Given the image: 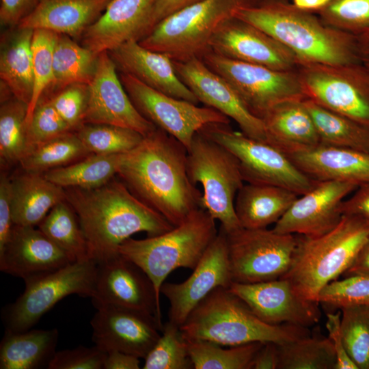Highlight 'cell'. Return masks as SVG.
<instances>
[{"label":"cell","instance_id":"1","mask_svg":"<svg viewBox=\"0 0 369 369\" xmlns=\"http://www.w3.org/2000/svg\"><path fill=\"white\" fill-rule=\"evenodd\" d=\"M142 202L176 226L200 208L202 193L187 171V150L156 128L122 154L117 174Z\"/></svg>","mask_w":369,"mask_h":369},{"label":"cell","instance_id":"2","mask_svg":"<svg viewBox=\"0 0 369 369\" xmlns=\"http://www.w3.org/2000/svg\"><path fill=\"white\" fill-rule=\"evenodd\" d=\"M96 262L117 254L118 247L137 232L148 236L174 226L135 196L124 182L111 180L95 189L64 188Z\"/></svg>","mask_w":369,"mask_h":369},{"label":"cell","instance_id":"3","mask_svg":"<svg viewBox=\"0 0 369 369\" xmlns=\"http://www.w3.org/2000/svg\"><path fill=\"white\" fill-rule=\"evenodd\" d=\"M312 13L288 0H260L238 10L235 17L267 33L301 64L361 63L357 37L328 26Z\"/></svg>","mask_w":369,"mask_h":369},{"label":"cell","instance_id":"4","mask_svg":"<svg viewBox=\"0 0 369 369\" xmlns=\"http://www.w3.org/2000/svg\"><path fill=\"white\" fill-rule=\"evenodd\" d=\"M180 329L186 340L231 346L255 342L280 344L311 335L306 327L264 323L240 297L223 287L216 288L203 299Z\"/></svg>","mask_w":369,"mask_h":369},{"label":"cell","instance_id":"5","mask_svg":"<svg viewBox=\"0 0 369 369\" xmlns=\"http://www.w3.org/2000/svg\"><path fill=\"white\" fill-rule=\"evenodd\" d=\"M368 236L369 222L354 215H342L340 223L324 234L297 235L291 266L282 277L303 296L318 301L322 289L352 264Z\"/></svg>","mask_w":369,"mask_h":369},{"label":"cell","instance_id":"6","mask_svg":"<svg viewBox=\"0 0 369 369\" xmlns=\"http://www.w3.org/2000/svg\"><path fill=\"white\" fill-rule=\"evenodd\" d=\"M217 233L215 219L199 208L163 234L144 239L128 238L118 252L146 273L160 297L167 276L178 268L193 270Z\"/></svg>","mask_w":369,"mask_h":369},{"label":"cell","instance_id":"7","mask_svg":"<svg viewBox=\"0 0 369 369\" xmlns=\"http://www.w3.org/2000/svg\"><path fill=\"white\" fill-rule=\"evenodd\" d=\"M260 0H200L159 22L139 44L173 61L201 58L219 27L241 8Z\"/></svg>","mask_w":369,"mask_h":369},{"label":"cell","instance_id":"8","mask_svg":"<svg viewBox=\"0 0 369 369\" xmlns=\"http://www.w3.org/2000/svg\"><path fill=\"white\" fill-rule=\"evenodd\" d=\"M187 171L191 182L202 186L200 208L218 220L227 234L242 228L234 202L244 180L235 156L200 131L187 150Z\"/></svg>","mask_w":369,"mask_h":369},{"label":"cell","instance_id":"9","mask_svg":"<svg viewBox=\"0 0 369 369\" xmlns=\"http://www.w3.org/2000/svg\"><path fill=\"white\" fill-rule=\"evenodd\" d=\"M237 159L244 182L281 187L301 195L316 184L277 147L233 131L229 124L213 123L200 130Z\"/></svg>","mask_w":369,"mask_h":369},{"label":"cell","instance_id":"10","mask_svg":"<svg viewBox=\"0 0 369 369\" xmlns=\"http://www.w3.org/2000/svg\"><path fill=\"white\" fill-rule=\"evenodd\" d=\"M96 273V262L90 260L72 262L24 281L23 292L2 310L5 331L21 332L31 329L57 302L70 295L92 298Z\"/></svg>","mask_w":369,"mask_h":369},{"label":"cell","instance_id":"11","mask_svg":"<svg viewBox=\"0 0 369 369\" xmlns=\"http://www.w3.org/2000/svg\"><path fill=\"white\" fill-rule=\"evenodd\" d=\"M201 59L234 87L250 111L260 118L281 102L308 98L297 70H274L230 59L210 50Z\"/></svg>","mask_w":369,"mask_h":369},{"label":"cell","instance_id":"12","mask_svg":"<svg viewBox=\"0 0 369 369\" xmlns=\"http://www.w3.org/2000/svg\"><path fill=\"white\" fill-rule=\"evenodd\" d=\"M308 98L369 128V69L361 63L301 64Z\"/></svg>","mask_w":369,"mask_h":369},{"label":"cell","instance_id":"13","mask_svg":"<svg viewBox=\"0 0 369 369\" xmlns=\"http://www.w3.org/2000/svg\"><path fill=\"white\" fill-rule=\"evenodd\" d=\"M227 238L232 281L241 284L284 277L291 266L297 245L295 234L267 228H242L227 234Z\"/></svg>","mask_w":369,"mask_h":369},{"label":"cell","instance_id":"14","mask_svg":"<svg viewBox=\"0 0 369 369\" xmlns=\"http://www.w3.org/2000/svg\"><path fill=\"white\" fill-rule=\"evenodd\" d=\"M119 77L138 111L187 150L195 135L206 125L230 124V118L216 109L165 94L126 73L120 72Z\"/></svg>","mask_w":369,"mask_h":369},{"label":"cell","instance_id":"15","mask_svg":"<svg viewBox=\"0 0 369 369\" xmlns=\"http://www.w3.org/2000/svg\"><path fill=\"white\" fill-rule=\"evenodd\" d=\"M232 282L227 234L220 228L186 280L162 284L160 292L170 305L169 320L180 326L211 291L218 287L229 288Z\"/></svg>","mask_w":369,"mask_h":369},{"label":"cell","instance_id":"16","mask_svg":"<svg viewBox=\"0 0 369 369\" xmlns=\"http://www.w3.org/2000/svg\"><path fill=\"white\" fill-rule=\"evenodd\" d=\"M108 52L98 55L94 77L88 85L83 124H105L135 131L144 137L156 127L136 109L117 74Z\"/></svg>","mask_w":369,"mask_h":369},{"label":"cell","instance_id":"17","mask_svg":"<svg viewBox=\"0 0 369 369\" xmlns=\"http://www.w3.org/2000/svg\"><path fill=\"white\" fill-rule=\"evenodd\" d=\"M262 321L309 328L319 322V303L303 296L286 278L253 284L232 282L228 288Z\"/></svg>","mask_w":369,"mask_h":369},{"label":"cell","instance_id":"18","mask_svg":"<svg viewBox=\"0 0 369 369\" xmlns=\"http://www.w3.org/2000/svg\"><path fill=\"white\" fill-rule=\"evenodd\" d=\"M90 324L95 346L145 358L161 336L163 327L152 314L110 304L94 305Z\"/></svg>","mask_w":369,"mask_h":369},{"label":"cell","instance_id":"19","mask_svg":"<svg viewBox=\"0 0 369 369\" xmlns=\"http://www.w3.org/2000/svg\"><path fill=\"white\" fill-rule=\"evenodd\" d=\"M94 305L110 304L139 310L161 322L160 297L146 273L119 253L96 262Z\"/></svg>","mask_w":369,"mask_h":369},{"label":"cell","instance_id":"20","mask_svg":"<svg viewBox=\"0 0 369 369\" xmlns=\"http://www.w3.org/2000/svg\"><path fill=\"white\" fill-rule=\"evenodd\" d=\"M173 63L178 77L199 102L234 120L244 135L267 141L262 120L252 113L234 87L201 58Z\"/></svg>","mask_w":369,"mask_h":369},{"label":"cell","instance_id":"21","mask_svg":"<svg viewBox=\"0 0 369 369\" xmlns=\"http://www.w3.org/2000/svg\"><path fill=\"white\" fill-rule=\"evenodd\" d=\"M358 185L349 182L324 180L297 197L275 223L274 232L314 237L334 228L340 221L341 204Z\"/></svg>","mask_w":369,"mask_h":369},{"label":"cell","instance_id":"22","mask_svg":"<svg viewBox=\"0 0 369 369\" xmlns=\"http://www.w3.org/2000/svg\"><path fill=\"white\" fill-rule=\"evenodd\" d=\"M209 50L224 57L284 71L301 64L288 48L257 27L235 16L214 34Z\"/></svg>","mask_w":369,"mask_h":369},{"label":"cell","instance_id":"23","mask_svg":"<svg viewBox=\"0 0 369 369\" xmlns=\"http://www.w3.org/2000/svg\"><path fill=\"white\" fill-rule=\"evenodd\" d=\"M154 0H111L101 16L84 31L82 45L95 55L131 41H140L152 30Z\"/></svg>","mask_w":369,"mask_h":369},{"label":"cell","instance_id":"24","mask_svg":"<svg viewBox=\"0 0 369 369\" xmlns=\"http://www.w3.org/2000/svg\"><path fill=\"white\" fill-rule=\"evenodd\" d=\"M74 262L39 228L14 225L0 249V270L24 281Z\"/></svg>","mask_w":369,"mask_h":369},{"label":"cell","instance_id":"25","mask_svg":"<svg viewBox=\"0 0 369 369\" xmlns=\"http://www.w3.org/2000/svg\"><path fill=\"white\" fill-rule=\"evenodd\" d=\"M121 72L176 98L198 105L191 90L178 77L173 60L165 53L151 51L138 41H128L108 52Z\"/></svg>","mask_w":369,"mask_h":369},{"label":"cell","instance_id":"26","mask_svg":"<svg viewBox=\"0 0 369 369\" xmlns=\"http://www.w3.org/2000/svg\"><path fill=\"white\" fill-rule=\"evenodd\" d=\"M307 176L318 181L369 182V153L320 144L286 154Z\"/></svg>","mask_w":369,"mask_h":369},{"label":"cell","instance_id":"27","mask_svg":"<svg viewBox=\"0 0 369 369\" xmlns=\"http://www.w3.org/2000/svg\"><path fill=\"white\" fill-rule=\"evenodd\" d=\"M111 0H40L17 25L76 38L103 13Z\"/></svg>","mask_w":369,"mask_h":369},{"label":"cell","instance_id":"28","mask_svg":"<svg viewBox=\"0 0 369 369\" xmlns=\"http://www.w3.org/2000/svg\"><path fill=\"white\" fill-rule=\"evenodd\" d=\"M303 100L281 102L269 109L261 118L267 141L286 154L320 144L316 128Z\"/></svg>","mask_w":369,"mask_h":369},{"label":"cell","instance_id":"29","mask_svg":"<svg viewBox=\"0 0 369 369\" xmlns=\"http://www.w3.org/2000/svg\"><path fill=\"white\" fill-rule=\"evenodd\" d=\"M12 181V213L14 225L38 226L49 211L66 200L64 188L44 174L26 172Z\"/></svg>","mask_w":369,"mask_h":369},{"label":"cell","instance_id":"30","mask_svg":"<svg viewBox=\"0 0 369 369\" xmlns=\"http://www.w3.org/2000/svg\"><path fill=\"white\" fill-rule=\"evenodd\" d=\"M297 197V193L281 187L247 183L236 194V215L243 228H266L275 223Z\"/></svg>","mask_w":369,"mask_h":369},{"label":"cell","instance_id":"31","mask_svg":"<svg viewBox=\"0 0 369 369\" xmlns=\"http://www.w3.org/2000/svg\"><path fill=\"white\" fill-rule=\"evenodd\" d=\"M33 29L20 27L1 36L0 79L13 96L27 105L33 92L31 42Z\"/></svg>","mask_w":369,"mask_h":369},{"label":"cell","instance_id":"32","mask_svg":"<svg viewBox=\"0 0 369 369\" xmlns=\"http://www.w3.org/2000/svg\"><path fill=\"white\" fill-rule=\"evenodd\" d=\"M58 338L57 329L5 331L0 343V368H48L57 352Z\"/></svg>","mask_w":369,"mask_h":369},{"label":"cell","instance_id":"33","mask_svg":"<svg viewBox=\"0 0 369 369\" xmlns=\"http://www.w3.org/2000/svg\"><path fill=\"white\" fill-rule=\"evenodd\" d=\"M98 56L78 44L72 38L55 33L53 69V79L49 88L57 92L75 83L89 85L92 81Z\"/></svg>","mask_w":369,"mask_h":369},{"label":"cell","instance_id":"34","mask_svg":"<svg viewBox=\"0 0 369 369\" xmlns=\"http://www.w3.org/2000/svg\"><path fill=\"white\" fill-rule=\"evenodd\" d=\"M321 144L369 153V128L310 98L303 100Z\"/></svg>","mask_w":369,"mask_h":369},{"label":"cell","instance_id":"35","mask_svg":"<svg viewBox=\"0 0 369 369\" xmlns=\"http://www.w3.org/2000/svg\"><path fill=\"white\" fill-rule=\"evenodd\" d=\"M121 155L92 154L78 162L50 169L44 176L63 188H98L118 174Z\"/></svg>","mask_w":369,"mask_h":369},{"label":"cell","instance_id":"36","mask_svg":"<svg viewBox=\"0 0 369 369\" xmlns=\"http://www.w3.org/2000/svg\"><path fill=\"white\" fill-rule=\"evenodd\" d=\"M38 227L72 262L91 260L87 243L77 216L66 200L55 205Z\"/></svg>","mask_w":369,"mask_h":369},{"label":"cell","instance_id":"37","mask_svg":"<svg viewBox=\"0 0 369 369\" xmlns=\"http://www.w3.org/2000/svg\"><path fill=\"white\" fill-rule=\"evenodd\" d=\"M186 340L195 369H251L264 343L255 342L223 348L221 345L206 340Z\"/></svg>","mask_w":369,"mask_h":369},{"label":"cell","instance_id":"38","mask_svg":"<svg viewBox=\"0 0 369 369\" xmlns=\"http://www.w3.org/2000/svg\"><path fill=\"white\" fill-rule=\"evenodd\" d=\"M28 105L12 97L1 103L0 161L8 167L21 161L27 148Z\"/></svg>","mask_w":369,"mask_h":369},{"label":"cell","instance_id":"39","mask_svg":"<svg viewBox=\"0 0 369 369\" xmlns=\"http://www.w3.org/2000/svg\"><path fill=\"white\" fill-rule=\"evenodd\" d=\"M277 346L279 369H335L336 356L328 337L310 335Z\"/></svg>","mask_w":369,"mask_h":369},{"label":"cell","instance_id":"40","mask_svg":"<svg viewBox=\"0 0 369 369\" xmlns=\"http://www.w3.org/2000/svg\"><path fill=\"white\" fill-rule=\"evenodd\" d=\"M89 154L77 135L68 132L33 147L20 164L24 171L41 174L67 165Z\"/></svg>","mask_w":369,"mask_h":369},{"label":"cell","instance_id":"41","mask_svg":"<svg viewBox=\"0 0 369 369\" xmlns=\"http://www.w3.org/2000/svg\"><path fill=\"white\" fill-rule=\"evenodd\" d=\"M76 134L90 153L103 155L126 153L144 138L132 129L105 124H83Z\"/></svg>","mask_w":369,"mask_h":369},{"label":"cell","instance_id":"42","mask_svg":"<svg viewBox=\"0 0 369 369\" xmlns=\"http://www.w3.org/2000/svg\"><path fill=\"white\" fill-rule=\"evenodd\" d=\"M162 335L144 358V369L193 368L187 340L180 326L168 320Z\"/></svg>","mask_w":369,"mask_h":369},{"label":"cell","instance_id":"43","mask_svg":"<svg viewBox=\"0 0 369 369\" xmlns=\"http://www.w3.org/2000/svg\"><path fill=\"white\" fill-rule=\"evenodd\" d=\"M345 348L358 369H369V306L340 309Z\"/></svg>","mask_w":369,"mask_h":369},{"label":"cell","instance_id":"44","mask_svg":"<svg viewBox=\"0 0 369 369\" xmlns=\"http://www.w3.org/2000/svg\"><path fill=\"white\" fill-rule=\"evenodd\" d=\"M55 33L42 29H33L31 52L33 92L27 107V124L44 93L53 79V55Z\"/></svg>","mask_w":369,"mask_h":369},{"label":"cell","instance_id":"45","mask_svg":"<svg viewBox=\"0 0 369 369\" xmlns=\"http://www.w3.org/2000/svg\"><path fill=\"white\" fill-rule=\"evenodd\" d=\"M318 14L328 26L355 36L369 30V0H329Z\"/></svg>","mask_w":369,"mask_h":369},{"label":"cell","instance_id":"46","mask_svg":"<svg viewBox=\"0 0 369 369\" xmlns=\"http://www.w3.org/2000/svg\"><path fill=\"white\" fill-rule=\"evenodd\" d=\"M318 301L340 310L351 306H369V276L355 275L334 280L322 289Z\"/></svg>","mask_w":369,"mask_h":369},{"label":"cell","instance_id":"47","mask_svg":"<svg viewBox=\"0 0 369 369\" xmlns=\"http://www.w3.org/2000/svg\"><path fill=\"white\" fill-rule=\"evenodd\" d=\"M68 132L72 130L55 109L49 98L42 96L27 124L26 154L37 145Z\"/></svg>","mask_w":369,"mask_h":369},{"label":"cell","instance_id":"48","mask_svg":"<svg viewBox=\"0 0 369 369\" xmlns=\"http://www.w3.org/2000/svg\"><path fill=\"white\" fill-rule=\"evenodd\" d=\"M88 94V85H70L49 97L50 101L60 117L72 131L83 125Z\"/></svg>","mask_w":369,"mask_h":369},{"label":"cell","instance_id":"49","mask_svg":"<svg viewBox=\"0 0 369 369\" xmlns=\"http://www.w3.org/2000/svg\"><path fill=\"white\" fill-rule=\"evenodd\" d=\"M107 354L95 345L57 351L48 369H103Z\"/></svg>","mask_w":369,"mask_h":369},{"label":"cell","instance_id":"50","mask_svg":"<svg viewBox=\"0 0 369 369\" xmlns=\"http://www.w3.org/2000/svg\"><path fill=\"white\" fill-rule=\"evenodd\" d=\"M328 338L331 340L336 356L335 369H358L349 357L343 341L341 331V311L327 314L325 323Z\"/></svg>","mask_w":369,"mask_h":369},{"label":"cell","instance_id":"51","mask_svg":"<svg viewBox=\"0 0 369 369\" xmlns=\"http://www.w3.org/2000/svg\"><path fill=\"white\" fill-rule=\"evenodd\" d=\"M12 213V181L5 174L0 177V249L8 242L13 226Z\"/></svg>","mask_w":369,"mask_h":369},{"label":"cell","instance_id":"52","mask_svg":"<svg viewBox=\"0 0 369 369\" xmlns=\"http://www.w3.org/2000/svg\"><path fill=\"white\" fill-rule=\"evenodd\" d=\"M40 0H1L0 22L3 26L12 28L29 15Z\"/></svg>","mask_w":369,"mask_h":369},{"label":"cell","instance_id":"53","mask_svg":"<svg viewBox=\"0 0 369 369\" xmlns=\"http://www.w3.org/2000/svg\"><path fill=\"white\" fill-rule=\"evenodd\" d=\"M342 215H354L369 222V182L358 186L355 193L341 204Z\"/></svg>","mask_w":369,"mask_h":369},{"label":"cell","instance_id":"54","mask_svg":"<svg viewBox=\"0 0 369 369\" xmlns=\"http://www.w3.org/2000/svg\"><path fill=\"white\" fill-rule=\"evenodd\" d=\"M279 362L277 344L264 342L252 361L251 369H279Z\"/></svg>","mask_w":369,"mask_h":369},{"label":"cell","instance_id":"55","mask_svg":"<svg viewBox=\"0 0 369 369\" xmlns=\"http://www.w3.org/2000/svg\"><path fill=\"white\" fill-rule=\"evenodd\" d=\"M200 1V0H154L152 16V29L159 22L165 17Z\"/></svg>","mask_w":369,"mask_h":369},{"label":"cell","instance_id":"56","mask_svg":"<svg viewBox=\"0 0 369 369\" xmlns=\"http://www.w3.org/2000/svg\"><path fill=\"white\" fill-rule=\"evenodd\" d=\"M103 369H139V357L119 351L107 353Z\"/></svg>","mask_w":369,"mask_h":369},{"label":"cell","instance_id":"57","mask_svg":"<svg viewBox=\"0 0 369 369\" xmlns=\"http://www.w3.org/2000/svg\"><path fill=\"white\" fill-rule=\"evenodd\" d=\"M355 275L369 276V236L343 276L346 277Z\"/></svg>","mask_w":369,"mask_h":369},{"label":"cell","instance_id":"58","mask_svg":"<svg viewBox=\"0 0 369 369\" xmlns=\"http://www.w3.org/2000/svg\"><path fill=\"white\" fill-rule=\"evenodd\" d=\"M356 37L360 62L369 69V30Z\"/></svg>","mask_w":369,"mask_h":369},{"label":"cell","instance_id":"59","mask_svg":"<svg viewBox=\"0 0 369 369\" xmlns=\"http://www.w3.org/2000/svg\"><path fill=\"white\" fill-rule=\"evenodd\" d=\"M292 1L293 4L301 10L318 13L329 0H292Z\"/></svg>","mask_w":369,"mask_h":369}]
</instances>
